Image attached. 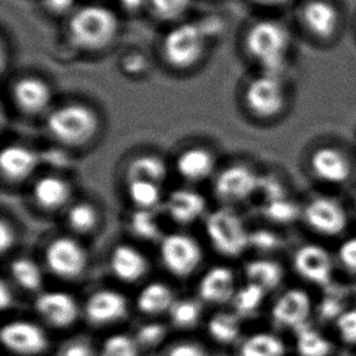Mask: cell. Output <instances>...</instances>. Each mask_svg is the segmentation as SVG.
I'll return each instance as SVG.
<instances>
[{
	"mask_svg": "<svg viewBox=\"0 0 356 356\" xmlns=\"http://www.w3.org/2000/svg\"><path fill=\"white\" fill-rule=\"evenodd\" d=\"M299 169L310 188L347 195L356 185V147L339 135L320 134L304 145Z\"/></svg>",
	"mask_w": 356,
	"mask_h": 356,
	"instance_id": "6da1fadb",
	"label": "cell"
},
{
	"mask_svg": "<svg viewBox=\"0 0 356 356\" xmlns=\"http://www.w3.org/2000/svg\"><path fill=\"white\" fill-rule=\"evenodd\" d=\"M298 225L304 236L333 245L355 229L347 195L310 188L300 200Z\"/></svg>",
	"mask_w": 356,
	"mask_h": 356,
	"instance_id": "7a4b0ae2",
	"label": "cell"
},
{
	"mask_svg": "<svg viewBox=\"0 0 356 356\" xmlns=\"http://www.w3.org/2000/svg\"><path fill=\"white\" fill-rule=\"evenodd\" d=\"M296 34L318 50H330L342 40L347 15L339 0H298L293 6Z\"/></svg>",
	"mask_w": 356,
	"mask_h": 356,
	"instance_id": "3957f363",
	"label": "cell"
},
{
	"mask_svg": "<svg viewBox=\"0 0 356 356\" xmlns=\"http://www.w3.org/2000/svg\"><path fill=\"white\" fill-rule=\"evenodd\" d=\"M296 31L282 21L263 19L247 31L245 48L260 72L289 74L293 60Z\"/></svg>",
	"mask_w": 356,
	"mask_h": 356,
	"instance_id": "277c9868",
	"label": "cell"
},
{
	"mask_svg": "<svg viewBox=\"0 0 356 356\" xmlns=\"http://www.w3.org/2000/svg\"><path fill=\"white\" fill-rule=\"evenodd\" d=\"M296 88L289 74L260 72L243 94L247 110L255 120L274 123L284 120L293 107Z\"/></svg>",
	"mask_w": 356,
	"mask_h": 356,
	"instance_id": "5b68a950",
	"label": "cell"
},
{
	"mask_svg": "<svg viewBox=\"0 0 356 356\" xmlns=\"http://www.w3.org/2000/svg\"><path fill=\"white\" fill-rule=\"evenodd\" d=\"M289 269L307 287L326 289L338 279L333 245L304 236L289 250Z\"/></svg>",
	"mask_w": 356,
	"mask_h": 356,
	"instance_id": "8992f818",
	"label": "cell"
},
{
	"mask_svg": "<svg viewBox=\"0 0 356 356\" xmlns=\"http://www.w3.org/2000/svg\"><path fill=\"white\" fill-rule=\"evenodd\" d=\"M68 32L78 48L97 51L107 48L116 38L118 19L111 10L89 5L73 15Z\"/></svg>",
	"mask_w": 356,
	"mask_h": 356,
	"instance_id": "52a82bcc",
	"label": "cell"
},
{
	"mask_svg": "<svg viewBox=\"0 0 356 356\" xmlns=\"http://www.w3.org/2000/svg\"><path fill=\"white\" fill-rule=\"evenodd\" d=\"M99 117L90 107L71 104L49 113L47 128L54 139L66 146H83L94 139L99 130Z\"/></svg>",
	"mask_w": 356,
	"mask_h": 356,
	"instance_id": "ba28073f",
	"label": "cell"
},
{
	"mask_svg": "<svg viewBox=\"0 0 356 356\" xmlns=\"http://www.w3.org/2000/svg\"><path fill=\"white\" fill-rule=\"evenodd\" d=\"M206 232L218 253L236 258L250 247V232L241 218L229 209H218L206 219Z\"/></svg>",
	"mask_w": 356,
	"mask_h": 356,
	"instance_id": "9c48e42d",
	"label": "cell"
},
{
	"mask_svg": "<svg viewBox=\"0 0 356 356\" xmlns=\"http://www.w3.org/2000/svg\"><path fill=\"white\" fill-rule=\"evenodd\" d=\"M206 31L203 26L184 24L172 29L164 38L163 55L174 68L193 67L202 58Z\"/></svg>",
	"mask_w": 356,
	"mask_h": 356,
	"instance_id": "30bf717a",
	"label": "cell"
},
{
	"mask_svg": "<svg viewBox=\"0 0 356 356\" xmlns=\"http://www.w3.org/2000/svg\"><path fill=\"white\" fill-rule=\"evenodd\" d=\"M314 300L307 286H293L281 292L271 308V318L281 327L298 331L308 326Z\"/></svg>",
	"mask_w": 356,
	"mask_h": 356,
	"instance_id": "8fae6325",
	"label": "cell"
},
{
	"mask_svg": "<svg viewBox=\"0 0 356 356\" xmlns=\"http://www.w3.org/2000/svg\"><path fill=\"white\" fill-rule=\"evenodd\" d=\"M159 253L169 273L180 279L195 273L202 261V250L197 241L185 234H170L164 237Z\"/></svg>",
	"mask_w": 356,
	"mask_h": 356,
	"instance_id": "7c38bea8",
	"label": "cell"
},
{
	"mask_svg": "<svg viewBox=\"0 0 356 356\" xmlns=\"http://www.w3.org/2000/svg\"><path fill=\"white\" fill-rule=\"evenodd\" d=\"M261 177L245 164H235L224 169L214 183L218 200L227 204H237L253 197L258 193Z\"/></svg>",
	"mask_w": 356,
	"mask_h": 356,
	"instance_id": "4fadbf2b",
	"label": "cell"
},
{
	"mask_svg": "<svg viewBox=\"0 0 356 356\" xmlns=\"http://www.w3.org/2000/svg\"><path fill=\"white\" fill-rule=\"evenodd\" d=\"M45 263L58 277L76 279L87 269L88 254L77 241L58 237L47 247Z\"/></svg>",
	"mask_w": 356,
	"mask_h": 356,
	"instance_id": "5bb4252c",
	"label": "cell"
},
{
	"mask_svg": "<svg viewBox=\"0 0 356 356\" xmlns=\"http://www.w3.org/2000/svg\"><path fill=\"white\" fill-rule=\"evenodd\" d=\"M0 341L10 352L24 356L42 354L49 344L48 337L42 328L24 320L4 325L0 330Z\"/></svg>",
	"mask_w": 356,
	"mask_h": 356,
	"instance_id": "9a60e30c",
	"label": "cell"
},
{
	"mask_svg": "<svg viewBox=\"0 0 356 356\" xmlns=\"http://www.w3.org/2000/svg\"><path fill=\"white\" fill-rule=\"evenodd\" d=\"M39 315L55 327H67L78 316V305L66 292H45L35 300Z\"/></svg>",
	"mask_w": 356,
	"mask_h": 356,
	"instance_id": "2e32d148",
	"label": "cell"
},
{
	"mask_svg": "<svg viewBox=\"0 0 356 356\" xmlns=\"http://www.w3.org/2000/svg\"><path fill=\"white\" fill-rule=\"evenodd\" d=\"M13 97L19 111L26 115H38L51 102V89L40 78L24 77L15 83Z\"/></svg>",
	"mask_w": 356,
	"mask_h": 356,
	"instance_id": "e0dca14e",
	"label": "cell"
},
{
	"mask_svg": "<svg viewBox=\"0 0 356 356\" xmlns=\"http://www.w3.org/2000/svg\"><path fill=\"white\" fill-rule=\"evenodd\" d=\"M128 309L123 294L112 289H102L92 294L86 304L87 318L92 323L102 325L117 321L125 316Z\"/></svg>",
	"mask_w": 356,
	"mask_h": 356,
	"instance_id": "ac0fdd59",
	"label": "cell"
},
{
	"mask_svg": "<svg viewBox=\"0 0 356 356\" xmlns=\"http://www.w3.org/2000/svg\"><path fill=\"white\" fill-rule=\"evenodd\" d=\"M38 162V154L21 145L6 146L0 154L1 174L5 180L11 183H19L29 178L37 168Z\"/></svg>",
	"mask_w": 356,
	"mask_h": 356,
	"instance_id": "d6986e66",
	"label": "cell"
},
{
	"mask_svg": "<svg viewBox=\"0 0 356 356\" xmlns=\"http://www.w3.org/2000/svg\"><path fill=\"white\" fill-rule=\"evenodd\" d=\"M110 266L117 279L124 282H136L149 271V261L134 247L120 245L115 247L110 257Z\"/></svg>",
	"mask_w": 356,
	"mask_h": 356,
	"instance_id": "ffe728a7",
	"label": "cell"
},
{
	"mask_svg": "<svg viewBox=\"0 0 356 356\" xmlns=\"http://www.w3.org/2000/svg\"><path fill=\"white\" fill-rule=\"evenodd\" d=\"M198 292L208 303L222 304L235 297V276L225 266H216L204 274Z\"/></svg>",
	"mask_w": 356,
	"mask_h": 356,
	"instance_id": "44dd1931",
	"label": "cell"
},
{
	"mask_svg": "<svg viewBox=\"0 0 356 356\" xmlns=\"http://www.w3.org/2000/svg\"><path fill=\"white\" fill-rule=\"evenodd\" d=\"M169 217L178 224L196 222L206 211V198L193 190H177L169 195L165 204Z\"/></svg>",
	"mask_w": 356,
	"mask_h": 356,
	"instance_id": "7402d4cb",
	"label": "cell"
},
{
	"mask_svg": "<svg viewBox=\"0 0 356 356\" xmlns=\"http://www.w3.org/2000/svg\"><path fill=\"white\" fill-rule=\"evenodd\" d=\"M71 185L65 179L47 175L39 179L33 188L34 201L45 211H58L70 201Z\"/></svg>",
	"mask_w": 356,
	"mask_h": 356,
	"instance_id": "603a6c76",
	"label": "cell"
},
{
	"mask_svg": "<svg viewBox=\"0 0 356 356\" xmlns=\"http://www.w3.org/2000/svg\"><path fill=\"white\" fill-rule=\"evenodd\" d=\"M214 164V156L208 149H188L177 159V170L185 180L198 183L213 173Z\"/></svg>",
	"mask_w": 356,
	"mask_h": 356,
	"instance_id": "cb8c5ba5",
	"label": "cell"
},
{
	"mask_svg": "<svg viewBox=\"0 0 356 356\" xmlns=\"http://www.w3.org/2000/svg\"><path fill=\"white\" fill-rule=\"evenodd\" d=\"M245 274L248 282L258 284L268 292L284 282L286 269L277 260L259 258L245 265Z\"/></svg>",
	"mask_w": 356,
	"mask_h": 356,
	"instance_id": "d4e9b609",
	"label": "cell"
},
{
	"mask_svg": "<svg viewBox=\"0 0 356 356\" xmlns=\"http://www.w3.org/2000/svg\"><path fill=\"white\" fill-rule=\"evenodd\" d=\"M167 164L154 154H141L135 157L127 168V180H147L152 183H163L167 178Z\"/></svg>",
	"mask_w": 356,
	"mask_h": 356,
	"instance_id": "484cf974",
	"label": "cell"
},
{
	"mask_svg": "<svg viewBox=\"0 0 356 356\" xmlns=\"http://www.w3.org/2000/svg\"><path fill=\"white\" fill-rule=\"evenodd\" d=\"M138 308L144 314H161L170 310L174 304V296L172 289L162 282H151L140 292Z\"/></svg>",
	"mask_w": 356,
	"mask_h": 356,
	"instance_id": "4316f807",
	"label": "cell"
},
{
	"mask_svg": "<svg viewBox=\"0 0 356 356\" xmlns=\"http://www.w3.org/2000/svg\"><path fill=\"white\" fill-rule=\"evenodd\" d=\"M296 349L299 356H330L332 342L318 328L304 326L296 331Z\"/></svg>",
	"mask_w": 356,
	"mask_h": 356,
	"instance_id": "83f0119b",
	"label": "cell"
},
{
	"mask_svg": "<svg viewBox=\"0 0 356 356\" xmlns=\"http://www.w3.org/2000/svg\"><path fill=\"white\" fill-rule=\"evenodd\" d=\"M338 277L356 281V229L333 243Z\"/></svg>",
	"mask_w": 356,
	"mask_h": 356,
	"instance_id": "f1b7e54d",
	"label": "cell"
},
{
	"mask_svg": "<svg viewBox=\"0 0 356 356\" xmlns=\"http://www.w3.org/2000/svg\"><path fill=\"white\" fill-rule=\"evenodd\" d=\"M241 356H284L286 346L281 338L273 333L252 334L241 346Z\"/></svg>",
	"mask_w": 356,
	"mask_h": 356,
	"instance_id": "f546056e",
	"label": "cell"
},
{
	"mask_svg": "<svg viewBox=\"0 0 356 356\" xmlns=\"http://www.w3.org/2000/svg\"><path fill=\"white\" fill-rule=\"evenodd\" d=\"M128 195L138 209H152L159 206L162 200L161 184L147 180L128 181Z\"/></svg>",
	"mask_w": 356,
	"mask_h": 356,
	"instance_id": "4dcf8cb0",
	"label": "cell"
},
{
	"mask_svg": "<svg viewBox=\"0 0 356 356\" xmlns=\"http://www.w3.org/2000/svg\"><path fill=\"white\" fill-rule=\"evenodd\" d=\"M10 273L16 284L27 291H37L43 282L42 271L33 260L17 258L11 263Z\"/></svg>",
	"mask_w": 356,
	"mask_h": 356,
	"instance_id": "1f68e13d",
	"label": "cell"
},
{
	"mask_svg": "<svg viewBox=\"0 0 356 356\" xmlns=\"http://www.w3.org/2000/svg\"><path fill=\"white\" fill-rule=\"evenodd\" d=\"M99 214L95 207L88 202H79L70 208L68 227L76 234H89L97 227Z\"/></svg>",
	"mask_w": 356,
	"mask_h": 356,
	"instance_id": "d6a6232c",
	"label": "cell"
},
{
	"mask_svg": "<svg viewBox=\"0 0 356 356\" xmlns=\"http://www.w3.org/2000/svg\"><path fill=\"white\" fill-rule=\"evenodd\" d=\"M208 331L217 342L232 343L240 334V323L232 314L219 313L209 320Z\"/></svg>",
	"mask_w": 356,
	"mask_h": 356,
	"instance_id": "836d02e7",
	"label": "cell"
},
{
	"mask_svg": "<svg viewBox=\"0 0 356 356\" xmlns=\"http://www.w3.org/2000/svg\"><path fill=\"white\" fill-rule=\"evenodd\" d=\"M130 229L143 240H156L161 235V227L152 209H138L130 219Z\"/></svg>",
	"mask_w": 356,
	"mask_h": 356,
	"instance_id": "e575fe53",
	"label": "cell"
},
{
	"mask_svg": "<svg viewBox=\"0 0 356 356\" xmlns=\"http://www.w3.org/2000/svg\"><path fill=\"white\" fill-rule=\"evenodd\" d=\"M266 291L258 284L248 282L238 289L234 297V305L240 314H250L259 308L264 300Z\"/></svg>",
	"mask_w": 356,
	"mask_h": 356,
	"instance_id": "d590c367",
	"label": "cell"
},
{
	"mask_svg": "<svg viewBox=\"0 0 356 356\" xmlns=\"http://www.w3.org/2000/svg\"><path fill=\"white\" fill-rule=\"evenodd\" d=\"M174 325L179 327H190L197 323L201 316V307L191 299H184L174 302L169 310Z\"/></svg>",
	"mask_w": 356,
	"mask_h": 356,
	"instance_id": "8d00e7d4",
	"label": "cell"
},
{
	"mask_svg": "<svg viewBox=\"0 0 356 356\" xmlns=\"http://www.w3.org/2000/svg\"><path fill=\"white\" fill-rule=\"evenodd\" d=\"M100 356H138V347L128 336L116 334L105 341Z\"/></svg>",
	"mask_w": 356,
	"mask_h": 356,
	"instance_id": "74e56055",
	"label": "cell"
},
{
	"mask_svg": "<svg viewBox=\"0 0 356 356\" xmlns=\"http://www.w3.org/2000/svg\"><path fill=\"white\" fill-rule=\"evenodd\" d=\"M282 245H284L282 237L271 230L259 229V230L250 232V247L259 250L260 253H264V254L274 253Z\"/></svg>",
	"mask_w": 356,
	"mask_h": 356,
	"instance_id": "f35d334b",
	"label": "cell"
},
{
	"mask_svg": "<svg viewBox=\"0 0 356 356\" xmlns=\"http://www.w3.org/2000/svg\"><path fill=\"white\" fill-rule=\"evenodd\" d=\"M149 3L159 17L174 19L186 13L190 0H149Z\"/></svg>",
	"mask_w": 356,
	"mask_h": 356,
	"instance_id": "ab89813d",
	"label": "cell"
},
{
	"mask_svg": "<svg viewBox=\"0 0 356 356\" xmlns=\"http://www.w3.org/2000/svg\"><path fill=\"white\" fill-rule=\"evenodd\" d=\"M343 342L356 344V308H347L334 321Z\"/></svg>",
	"mask_w": 356,
	"mask_h": 356,
	"instance_id": "60d3db41",
	"label": "cell"
},
{
	"mask_svg": "<svg viewBox=\"0 0 356 356\" xmlns=\"http://www.w3.org/2000/svg\"><path fill=\"white\" fill-rule=\"evenodd\" d=\"M165 336V328L159 323H149L140 328L138 341L145 346H156Z\"/></svg>",
	"mask_w": 356,
	"mask_h": 356,
	"instance_id": "b9f144b4",
	"label": "cell"
},
{
	"mask_svg": "<svg viewBox=\"0 0 356 356\" xmlns=\"http://www.w3.org/2000/svg\"><path fill=\"white\" fill-rule=\"evenodd\" d=\"M347 308L341 307V302L333 297H326L323 298V303L320 305V314L323 318L331 320L333 318L334 321L337 320L338 316L344 312Z\"/></svg>",
	"mask_w": 356,
	"mask_h": 356,
	"instance_id": "7bdbcfd3",
	"label": "cell"
},
{
	"mask_svg": "<svg viewBox=\"0 0 356 356\" xmlns=\"http://www.w3.org/2000/svg\"><path fill=\"white\" fill-rule=\"evenodd\" d=\"M167 356H207V354L197 344L184 342L174 346Z\"/></svg>",
	"mask_w": 356,
	"mask_h": 356,
	"instance_id": "ee69618b",
	"label": "cell"
},
{
	"mask_svg": "<svg viewBox=\"0 0 356 356\" xmlns=\"http://www.w3.org/2000/svg\"><path fill=\"white\" fill-rule=\"evenodd\" d=\"M60 356H95L90 346L86 342H72L63 348Z\"/></svg>",
	"mask_w": 356,
	"mask_h": 356,
	"instance_id": "f6af8a7d",
	"label": "cell"
},
{
	"mask_svg": "<svg viewBox=\"0 0 356 356\" xmlns=\"http://www.w3.org/2000/svg\"><path fill=\"white\" fill-rule=\"evenodd\" d=\"M0 245H1V253L5 254L8 250L14 245L15 232L9 222L1 220L0 224Z\"/></svg>",
	"mask_w": 356,
	"mask_h": 356,
	"instance_id": "bcb514c9",
	"label": "cell"
},
{
	"mask_svg": "<svg viewBox=\"0 0 356 356\" xmlns=\"http://www.w3.org/2000/svg\"><path fill=\"white\" fill-rule=\"evenodd\" d=\"M124 70L127 72L138 74L145 70V58L141 55H129L124 58Z\"/></svg>",
	"mask_w": 356,
	"mask_h": 356,
	"instance_id": "7dc6e473",
	"label": "cell"
},
{
	"mask_svg": "<svg viewBox=\"0 0 356 356\" xmlns=\"http://www.w3.org/2000/svg\"><path fill=\"white\" fill-rule=\"evenodd\" d=\"M76 0H45V5L50 11L54 13H65L72 8Z\"/></svg>",
	"mask_w": 356,
	"mask_h": 356,
	"instance_id": "c3c4849f",
	"label": "cell"
},
{
	"mask_svg": "<svg viewBox=\"0 0 356 356\" xmlns=\"http://www.w3.org/2000/svg\"><path fill=\"white\" fill-rule=\"evenodd\" d=\"M255 3L266 6V8H273V9H284L289 6H294L298 3V0H254Z\"/></svg>",
	"mask_w": 356,
	"mask_h": 356,
	"instance_id": "681fc988",
	"label": "cell"
},
{
	"mask_svg": "<svg viewBox=\"0 0 356 356\" xmlns=\"http://www.w3.org/2000/svg\"><path fill=\"white\" fill-rule=\"evenodd\" d=\"M10 304H11V292L3 281L0 286V305H1V308L5 309L8 308Z\"/></svg>",
	"mask_w": 356,
	"mask_h": 356,
	"instance_id": "f907efd6",
	"label": "cell"
},
{
	"mask_svg": "<svg viewBox=\"0 0 356 356\" xmlns=\"http://www.w3.org/2000/svg\"><path fill=\"white\" fill-rule=\"evenodd\" d=\"M348 202L352 212L353 222L356 229V185L347 193Z\"/></svg>",
	"mask_w": 356,
	"mask_h": 356,
	"instance_id": "816d5d0a",
	"label": "cell"
},
{
	"mask_svg": "<svg viewBox=\"0 0 356 356\" xmlns=\"http://www.w3.org/2000/svg\"><path fill=\"white\" fill-rule=\"evenodd\" d=\"M123 8L130 11L139 9L141 5L144 4V0H120Z\"/></svg>",
	"mask_w": 356,
	"mask_h": 356,
	"instance_id": "f5cc1de1",
	"label": "cell"
},
{
	"mask_svg": "<svg viewBox=\"0 0 356 356\" xmlns=\"http://www.w3.org/2000/svg\"><path fill=\"white\" fill-rule=\"evenodd\" d=\"M353 35H354V40H355L356 43V16L355 19H354V22H353Z\"/></svg>",
	"mask_w": 356,
	"mask_h": 356,
	"instance_id": "db71d44e",
	"label": "cell"
},
{
	"mask_svg": "<svg viewBox=\"0 0 356 356\" xmlns=\"http://www.w3.org/2000/svg\"><path fill=\"white\" fill-rule=\"evenodd\" d=\"M353 144L355 145V147H356V125H355V130H354V139H353Z\"/></svg>",
	"mask_w": 356,
	"mask_h": 356,
	"instance_id": "11a10c76",
	"label": "cell"
}]
</instances>
